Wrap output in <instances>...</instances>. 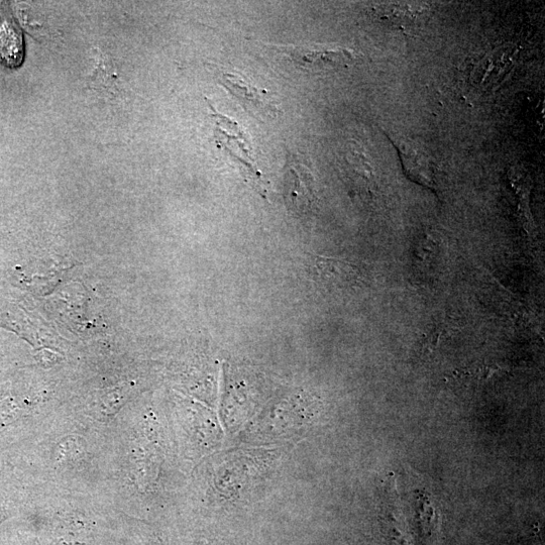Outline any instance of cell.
<instances>
[{
    "label": "cell",
    "instance_id": "52a82bcc",
    "mask_svg": "<svg viewBox=\"0 0 545 545\" xmlns=\"http://www.w3.org/2000/svg\"><path fill=\"white\" fill-rule=\"evenodd\" d=\"M400 152L404 166L410 174L426 182L432 180V164L424 152L411 144H403Z\"/></svg>",
    "mask_w": 545,
    "mask_h": 545
},
{
    "label": "cell",
    "instance_id": "3957f363",
    "mask_svg": "<svg viewBox=\"0 0 545 545\" xmlns=\"http://www.w3.org/2000/svg\"><path fill=\"white\" fill-rule=\"evenodd\" d=\"M286 192L292 208L296 212H305L313 202L312 178L310 173L300 164H290L287 167Z\"/></svg>",
    "mask_w": 545,
    "mask_h": 545
},
{
    "label": "cell",
    "instance_id": "5b68a950",
    "mask_svg": "<svg viewBox=\"0 0 545 545\" xmlns=\"http://www.w3.org/2000/svg\"><path fill=\"white\" fill-rule=\"evenodd\" d=\"M0 56L11 67L19 66L24 57V45L21 33L10 23L0 28Z\"/></svg>",
    "mask_w": 545,
    "mask_h": 545
},
{
    "label": "cell",
    "instance_id": "6da1fadb",
    "mask_svg": "<svg viewBox=\"0 0 545 545\" xmlns=\"http://www.w3.org/2000/svg\"><path fill=\"white\" fill-rule=\"evenodd\" d=\"M278 51L287 56L298 69L307 72L339 69L355 61L354 52L343 47L280 46Z\"/></svg>",
    "mask_w": 545,
    "mask_h": 545
},
{
    "label": "cell",
    "instance_id": "277c9868",
    "mask_svg": "<svg viewBox=\"0 0 545 545\" xmlns=\"http://www.w3.org/2000/svg\"><path fill=\"white\" fill-rule=\"evenodd\" d=\"M427 11L421 4H385L378 6L375 14L382 22L403 28L418 23Z\"/></svg>",
    "mask_w": 545,
    "mask_h": 545
},
{
    "label": "cell",
    "instance_id": "7a4b0ae2",
    "mask_svg": "<svg viewBox=\"0 0 545 545\" xmlns=\"http://www.w3.org/2000/svg\"><path fill=\"white\" fill-rule=\"evenodd\" d=\"M222 83L245 106L254 108L263 115H275L278 113V108L269 98V94L247 83L242 77L226 73L222 77Z\"/></svg>",
    "mask_w": 545,
    "mask_h": 545
},
{
    "label": "cell",
    "instance_id": "8992f818",
    "mask_svg": "<svg viewBox=\"0 0 545 545\" xmlns=\"http://www.w3.org/2000/svg\"><path fill=\"white\" fill-rule=\"evenodd\" d=\"M318 274L326 283L347 286L353 283L356 269L349 264L331 259L319 258L316 262Z\"/></svg>",
    "mask_w": 545,
    "mask_h": 545
}]
</instances>
